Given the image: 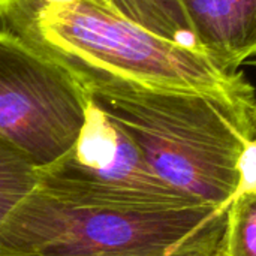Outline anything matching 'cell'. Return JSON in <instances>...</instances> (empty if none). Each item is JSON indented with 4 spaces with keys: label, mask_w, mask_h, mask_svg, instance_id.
Masks as SVG:
<instances>
[{
    "label": "cell",
    "mask_w": 256,
    "mask_h": 256,
    "mask_svg": "<svg viewBox=\"0 0 256 256\" xmlns=\"http://www.w3.org/2000/svg\"><path fill=\"white\" fill-rule=\"evenodd\" d=\"M86 92L174 190L196 204L231 206L240 158L256 140L255 108L207 93L134 82Z\"/></svg>",
    "instance_id": "obj_2"
},
{
    "label": "cell",
    "mask_w": 256,
    "mask_h": 256,
    "mask_svg": "<svg viewBox=\"0 0 256 256\" xmlns=\"http://www.w3.org/2000/svg\"><path fill=\"white\" fill-rule=\"evenodd\" d=\"M123 16L147 32L201 52L180 0H105ZM202 54V52H201ZM204 56V54H202Z\"/></svg>",
    "instance_id": "obj_7"
},
{
    "label": "cell",
    "mask_w": 256,
    "mask_h": 256,
    "mask_svg": "<svg viewBox=\"0 0 256 256\" xmlns=\"http://www.w3.org/2000/svg\"><path fill=\"white\" fill-rule=\"evenodd\" d=\"M255 116H256V106H255Z\"/></svg>",
    "instance_id": "obj_11"
},
{
    "label": "cell",
    "mask_w": 256,
    "mask_h": 256,
    "mask_svg": "<svg viewBox=\"0 0 256 256\" xmlns=\"http://www.w3.org/2000/svg\"><path fill=\"white\" fill-rule=\"evenodd\" d=\"M87 93V92H86ZM38 186L120 206H192L148 165L130 136L90 99L78 140L50 166Z\"/></svg>",
    "instance_id": "obj_5"
},
{
    "label": "cell",
    "mask_w": 256,
    "mask_h": 256,
    "mask_svg": "<svg viewBox=\"0 0 256 256\" xmlns=\"http://www.w3.org/2000/svg\"><path fill=\"white\" fill-rule=\"evenodd\" d=\"M38 183V168L0 138V226Z\"/></svg>",
    "instance_id": "obj_8"
},
{
    "label": "cell",
    "mask_w": 256,
    "mask_h": 256,
    "mask_svg": "<svg viewBox=\"0 0 256 256\" xmlns=\"http://www.w3.org/2000/svg\"><path fill=\"white\" fill-rule=\"evenodd\" d=\"M230 207L120 206L34 186L0 226V256H225Z\"/></svg>",
    "instance_id": "obj_3"
},
{
    "label": "cell",
    "mask_w": 256,
    "mask_h": 256,
    "mask_svg": "<svg viewBox=\"0 0 256 256\" xmlns=\"http://www.w3.org/2000/svg\"><path fill=\"white\" fill-rule=\"evenodd\" d=\"M243 195H256V140L244 148L238 162V182L231 201Z\"/></svg>",
    "instance_id": "obj_10"
},
{
    "label": "cell",
    "mask_w": 256,
    "mask_h": 256,
    "mask_svg": "<svg viewBox=\"0 0 256 256\" xmlns=\"http://www.w3.org/2000/svg\"><path fill=\"white\" fill-rule=\"evenodd\" d=\"M201 52L220 70L256 56V0H180Z\"/></svg>",
    "instance_id": "obj_6"
},
{
    "label": "cell",
    "mask_w": 256,
    "mask_h": 256,
    "mask_svg": "<svg viewBox=\"0 0 256 256\" xmlns=\"http://www.w3.org/2000/svg\"><path fill=\"white\" fill-rule=\"evenodd\" d=\"M86 88L63 66L0 32V138L38 170L75 144L86 122Z\"/></svg>",
    "instance_id": "obj_4"
},
{
    "label": "cell",
    "mask_w": 256,
    "mask_h": 256,
    "mask_svg": "<svg viewBox=\"0 0 256 256\" xmlns=\"http://www.w3.org/2000/svg\"><path fill=\"white\" fill-rule=\"evenodd\" d=\"M0 32L63 66L84 88L134 82L256 106L254 87L242 72L220 70L201 52L147 32L105 0H0Z\"/></svg>",
    "instance_id": "obj_1"
},
{
    "label": "cell",
    "mask_w": 256,
    "mask_h": 256,
    "mask_svg": "<svg viewBox=\"0 0 256 256\" xmlns=\"http://www.w3.org/2000/svg\"><path fill=\"white\" fill-rule=\"evenodd\" d=\"M225 256H256V195L231 201Z\"/></svg>",
    "instance_id": "obj_9"
}]
</instances>
